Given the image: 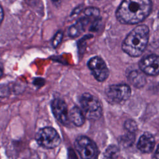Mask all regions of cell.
Here are the masks:
<instances>
[{"label":"cell","instance_id":"5","mask_svg":"<svg viewBox=\"0 0 159 159\" xmlns=\"http://www.w3.org/2000/svg\"><path fill=\"white\" fill-rule=\"evenodd\" d=\"M36 140L39 145L48 149L57 147L61 142L59 134L53 128L50 127L40 129L36 134Z\"/></svg>","mask_w":159,"mask_h":159},{"label":"cell","instance_id":"8","mask_svg":"<svg viewBox=\"0 0 159 159\" xmlns=\"http://www.w3.org/2000/svg\"><path fill=\"white\" fill-rule=\"evenodd\" d=\"M140 70L150 76H156L159 74V56L149 55L141 59L139 63Z\"/></svg>","mask_w":159,"mask_h":159},{"label":"cell","instance_id":"20","mask_svg":"<svg viewBox=\"0 0 159 159\" xmlns=\"http://www.w3.org/2000/svg\"><path fill=\"white\" fill-rule=\"evenodd\" d=\"M152 159H159V144L158 145V147H157V149L153 154Z\"/></svg>","mask_w":159,"mask_h":159},{"label":"cell","instance_id":"22","mask_svg":"<svg viewBox=\"0 0 159 159\" xmlns=\"http://www.w3.org/2000/svg\"><path fill=\"white\" fill-rule=\"evenodd\" d=\"M158 18H159V12H158Z\"/></svg>","mask_w":159,"mask_h":159},{"label":"cell","instance_id":"21","mask_svg":"<svg viewBox=\"0 0 159 159\" xmlns=\"http://www.w3.org/2000/svg\"><path fill=\"white\" fill-rule=\"evenodd\" d=\"M4 19V11L2 7L0 6V25L1 24Z\"/></svg>","mask_w":159,"mask_h":159},{"label":"cell","instance_id":"4","mask_svg":"<svg viewBox=\"0 0 159 159\" xmlns=\"http://www.w3.org/2000/svg\"><path fill=\"white\" fill-rule=\"evenodd\" d=\"M75 147L82 159H96L98 157L97 145L86 136L78 137L75 142Z\"/></svg>","mask_w":159,"mask_h":159},{"label":"cell","instance_id":"3","mask_svg":"<svg viewBox=\"0 0 159 159\" xmlns=\"http://www.w3.org/2000/svg\"><path fill=\"white\" fill-rule=\"evenodd\" d=\"M82 111L86 117L90 120H97L102 115V106L96 97L89 93L82 94L80 100Z\"/></svg>","mask_w":159,"mask_h":159},{"label":"cell","instance_id":"1","mask_svg":"<svg viewBox=\"0 0 159 159\" xmlns=\"http://www.w3.org/2000/svg\"><path fill=\"white\" fill-rule=\"evenodd\" d=\"M152 7L151 0H123L116 11V17L122 24H136L148 16Z\"/></svg>","mask_w":159,"mask_h":159},{"label":"cell","instance_id":"7","mask_svg":"<svg viewBox=\"0 0 159 159\" xmlns=\"http://www.w3.org/2000/svg\"><path fill=\"white\" fill-rule=\"evenodd\" d=\"M88 66L94 77L98 81H105L109 74V70L104 61L99 57H94L88 61Z\"/></svg>","mask_w":159,"mask_h":159},{"label":"cell","instance_id":"18","mask_svg":"<svg viewBox=\"0 0 159 159\" xmlns=\"http://www.w3.org/2000/svg\"><path fill=\"white\" fill-rule=\"evenodd\" d=\"M63 36V32L60 30L58 31L56 33V34L55 35V36L53 37V38L52 39V45L54 47H57L60 43V42L62 40Z\"/></svg>","mask_w":159,"mask_h":159},{"label":"cell","instance_id":"13","mask_svg":"<svg viewBox=\"0 0 159 159\" xmlns=\"http://www.w3.org/2000/svg\"><path fill=\"white\" fill-rule=\"evenodd\" d=\"M128 80L136 88H142L146 83V78L143 73L139 71H131L129 75Z\"/></svg>","mask_w":159,"mask_h":159},{"label":"cell","instance_id":"11","mask_svg":"<svg viewBox=\"0 0 159 159\" xmlns=\"http://www.w3.org/2000/svg\"><path fill=\"white\" fill-rule=\"evenodd\" d=\"M89 19L86 17H83L76 21L74 24H73L68 29V35L70 37L75 38L79 36L81 33H83L86 25L89 22Z\"/></svg>","mask_w":159,"mask_h":159},{"label":"cell","instance_id":"19","mask_svg":"<svg viewBox=\"0 0 159 159\" xmlns=\"http://www.w3.org/2000/svg\"><path fill=\"white\" fill-rule=\"evenodd\" d=\"M9 93V89L7 86H0V97H6L7 96H8Z\"/></svg>","mask_w":159,"mask_h":159},{"label":"cell","instance_id":"9","mask_svg":"<svg viewBox=\"0 0 159 159\" xmlns=\"http://www.w3.org/2000/svg\"><path fill=\"white\" fill-rule=\"evenodd\" d=\"M52 109L56 119L63 125H68L70 122L67 105L60 99H55L52 102Z\"/></svg>","mask_w":159,"mask_h":159},{"label":"cell","instance_id":"14","mask_svg":"<svg viewBox=\"0 0 159 159\" xmlns=\"http://www.w3.org/2000/svg\"><path fill=\"white\" fill-rule=\"evenodd\" d=\"M100 11L99 9L94 7H89L84 9V16L88 18L89 20H93L94 21L98 19L99 17Z\"/></svg>","mask_w":159,"mask_h":159},{"label":"cell","instance_id":"17","mask_svg":"<svg viewBox=\"0 0 159 159\" xmlns=\"http://www.w3.org/2000/svg\"><path fill=\"white\" fill-rule=\"evenodd\" d=\"M124 128L128 132L130 133H134L137 129V126L135 122L133 120H127L124 123Z\"/></svg>","mask_w":159,"mask_h":159},{"label":"cell","instance_id":"15","mask_svg":"<svg viewBox=\"0 0 159 159\" xmlns=\"http://www.w3.org/2000/svg\"><path fill=\"white\" fill-rule=\"evenodd\" d=\"M119 154V148L116 145H110L104 153V159H117Z\"/></svg>","mask_w":159,"mask_h":159},{"label":"cell","instance_id":"2","mask_svg":"<svg viewBox=\"0 0 159 159\" xmlns=\"http://www.w3.org/2000/svg\"><path fill=\"white\" fill-rule=\"evenodd\" d=\"M148 39V27L145 25H137L125 37L122 42V48L130 57H139L145 50Z\"/></svg>","mask_w":159,"mask_h":159},{"label":"cell","instance_id":"10","mask_svg":"<svg viewBox=\"0 0 159 159\" xmlns=\"http://www.w3.org/2000/svg\"><path fill=\"white\" fill-rule=\"evenodd\" d=\"M155 146L154 137L148 132L142 134L137 143L138 149L143 153H150Z\"/></svg>","mask_w":159,"mask_h":159},{"label":"cell","instance_id":"12","mask_svg":"<svg viewBox=\"0 0 159 159\" xmlns=\"http://www.w3.org/2000/svg\"><path fill=\"white\" fill-rule=\"evenodd\" d=\"M70 119L72 123L78 127H80L84 123L85 116L82 109L78 107H74L71 109L70 114Z\"/></svg>","mask_w":159,"mask_h":159},{"label":"cell","instance_id":"6","mask_svg":"<svg viewBox=\"0 0 159 159\" xmlns=\"http://www.w3.org/2000/svg\"><path fill=\"white\" fill-rule=\"evenodd\" d=\"M106 94L109 101L120 103L127 101L130 98L131 89L125 84H112L106 88Z\"/></svg>","mask_w":159,"mask_h":159},{"label":"cell","instance_id":"16","mask_svg":"<svg viewBox=\"0 0 159 159\" xmlns=\"http://www.w3.org/2000/svg\"><path fill=\"white\" fill-rule=\"evenodd\" d=\"M134 140L135 137L133 135V133L129 132V134L120 137V142L124 146H129L130 145L134 142Z\"/></svg>","mask_w":159,"mask_h":159}]
</instances>
